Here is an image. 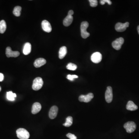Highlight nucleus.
<instances>
[{"mask_svg": "<svg viewBox=\"0 0 139 139\" xmlns=\"http://www.w3.org/2000/svg\"><path fill=\"white\" fill-rule=\"evenodd\" d=\"M88 26L89 23L87 22L83 21L81 23L80 26L81 36L84 39H86L90 36V33L87 31Z\"/></svg>", "mask_w": 139, "mask_h": 139, "instance_id": "f257e3e1", "label": "nucleus"}, {"mask_svg": "<svg viewBox=\"0 0 139 139\" xmlns=\"http://www.w3.org/2000/svg\"><path fill=\"white\" fill-rule=\"evenodd\" d=\"M17 137L20 139H28L30 134L28 131L24 128H19L16 131Z\"/></svg>", "mask_w": 139, "mask_h": 139, "instance_id": "f03ea898", "label": "nucleus"}, {"mask_svg": "<svg viewBox=\"0 0 139 139\" xmlns=\"http://www.w3.org/2000/svg\"><path fill=\"white\" fill-rule=\"evenodd\" d=\"M43 81L41 77H37L34 79L33 82L32 88L34 91H38L43 86Z\"/></svg>", "mask_w": 139, "mask_h": 139, "instance_id": "7ed1b4c3", "label": "nucleus"}, {"mask_svg": "<svg viewBox=\"0 0 139 139\" xmlns=\"http://www.w3.org/2000/svg\"><path fill=\"white\" fill-rule=\"evenodd\" d=\"M124 128L128 133H132L136 130V126L134 122L130 121L127 122L124 124Z\"/></svg>", "mask_w": 139, "mask_h": 139, "instance_id": "20e7f679", "label": "nucleus"}, {"mask_svg": "<svg viewBox=\"0 0 139 139\" xmlns=\"http://www.w3.org/2000/svg\"><path fill=\"white\" fill-rule=\"evenodd\" d=\"M105 99L107 103H110L113 99V93L112 89L110 86L107 87L105 93Z\"/></svg>", "mask_w": 139, "mask_h": 139, "instance_id": "39448f33", "label": "nucleus"}, {"mask_svg": "<svg viewBox=\"0 0 139 139\" xmlns=\"http://www.w3.org/2000/svg\"><path fill=\"white\" fill-rule=\"evenodd\" d=\"M129 23L126 22L124 23L118 22L115 25V29L118 32H122L126 30L129 26Z\"/></svg>", "mask_w": 139, "mask_h": 139, "instance_id": "423d86ee", "label": "nucleus"}, {"mask_svg": "<svg viewBox=\"0 0 139 139\" xmlns=\"http://www.w3.org/2000/svg\"><path fill=\"white\" fill-rule=\"evenodd\" d=\"M124 43V39L122 37H119L116 39L112 43L113 48L116 50H119Z\"/></svg>", "mask_w": 139, "mask_h": 139, "instance_id": "0eeeda50", "label": "nucleus"}, {"mask_svg": "<svg viewBox=\"0 0 139 139\" xmlns=\"http://www.w3.org/2000/svg\"><path fill=\"white\" fill-rule=\"evenodd\" d=\"M94 98V94L92 93H89L86 95H80L79 97V99L80 102H84V103H89Z\"/></svg>", "mask_w": 139, "mask_h": 139, "instance_id": "6e6552de", "label": "nucleus"}, {"mask_svg": "<svg viewBox=\"0 0 139 139\" xmlns=\"http://www.w3.org/2000/svg\"><path fill=\"white\" fill-rule=\"evenodd\" d=\"M91 59L93 63L95 64H98L102 60V55L100 53L96 52L92 55Z\"/></svg>", "mask_w": 139, "mask_h": 139, "instance_id": "1a4fd4ad", "label": "nucleus"}, {"mask_svg": "<svg viewBox=\"0 0 139 139\" xmlns=\"http://www.w3.org/2000/svg\"><path fill=\"white\" fill-rule=\"evenodd\" d=\"M6 54L8 58L17 57L20 55V53L18 51H13L10 47H7L6 49Z\"/></svg>", "mask_w": 139, "mask_h": 139, "instance_id": "9d476101", "label": "nucleus"}, {"mask_svg": "<svg viewBox=\"0 0 139 139\" xmlns=\"http://www.w3.org/2000/svg\"><path fill=\"white\" fill-rule=\"evenodd\" d=\"M43 30L47 33H50L52 30V26L50 23L47 20H43L41 23Z\"/></svg>", "mask_w": 139, "mask_h": 139, "instance_id": "9b49d317", "label": "nucleus"}, {"mask_svg": "<svg viewBox=\"0 0 139 139\" xmlns=\"http://www.w3.org/2000/svg\"><path fill=\"white\" fill-rule=\"evenodd\" d=\"M58 109L57 106H53L51 107L49 113V116L51 119H54L57 115Z\"/></svg>", "mask_w": 139, "mask_h": 139, "instance_id": "f8f14e48", "label": "nucleus"}, {"mask_svg": "<svg viewBox=\"0 0 139 139\" xmlns=\"http://www.w3.org/2000/svg\"><path fill=\"white\" fill-rule=\"evenodd\" d=\"M41 109V106L40 104L38 103H34L32 106L31 112L34 115L36 114L40 111Z\"/></svg>", "mask_w": 139, "mask_h": 139, "instance_id": "ddd939ff", "label": "nucleus"}, {"mask_svg": "<svg viewBox=\"0 0 139 139\" xmlns=\"http://www.w3.org/2000/svg\"><path fill=\"white\" fill-rule=\"evenodd\" d=\"M46 63V61L45 59L43 58H39L35 61L34 63V65L35 67L39 68L45 64Z\"/></svg>", "mask_w": 139, "mask_h": 139, "instance_id": "4468645a", "label": "nucleus"}, {"mask_svg": "<svg viewBox=\"0 0 139 139\" xmlns=\"http://www.w3.org/2000/svg\"><path fill=\"white\" fill-rule=\"evenodd\" d=\"M31 51V44L30 43H26L25 44L23 49V53L24 55H29Z\"/></svg>", "mask_w": 139, "mask_h": 139, "instance_id": "2eb2a0df", "label": "nucleus"}, {"mask_svg": "<svg viewBox=\"0 0 139 139\" xmlns=\"http://www.w3.org/2000/svg\"><path fill=\"white\" fill-rule=\"evenodd\" d=\"M73 21V17L72 16L68 15L64 19L63 24L65 26H68L70 25Z\"/></svg>", "mask_w": 139, "mask_h": 139, "instance_id": "dca6fc26", "label": "nucleus"}, {"mask_svg": "<svg viewBox=\"0 0 139 139\" xmlns=\"http://www.w3.org/2000/svg\"><path fill=\"white\" fill-rule=\"evenodd\" d=\"M137 106L132 101H128L127 105V109L131 111H134L137 109Z\"/></svg>", "mask_w": 139, "mask_h": 139, "instance_id": "f3484780", "label": "nucleus"}, {"mask_svg": "<svg viewBox=\"0 0 139 139\" xmlns=\"http://www.w3.org/2000/svg\"><path fill=\"white\" fill-rule=\"evenodd\" d=\"M67 53V48L66 46H62L60 48L59 52V58L60 59H63Z\"/></svg>", "mask_w": 139, "mask_h": 139, "instance_id": "a211bd4d", "label": "nucleus"}, {"mask_svg": "<svg viewBox=\"0 0 139 139\" xmlns=\"http://www.w3.org/2000/svg\"><path fill=\"white\" fill-rule=\"evenodd\" d=\"M6 24L4 20H1L0 21V33H4L6 30Z\"/></svg>", "mask_w": 139, "mask_h": 139, "instance_id": "6ab92c4d", "label": "nucleus"}, {"mask_svg": "<svg viewBox=\"0 0 139 139\" xmlns=\"http://www.w3.org/2000/svg\"><path fill=\"white\" fill-rule=\"evenodd\" d=\"M16 97V94L13 93L12 91L8 92L7 93V98L10 101L15 100V98Z\"/></svg>", "mask_w": 139, "mask_h": 139, "instance_id": "aec40b11", "label": "nucleus"}, {"mask_svg": "<svg viewBox=\"0 0 139 139\" xmlns=\"http://www.w3.org/2000/svg\"><path fill=\"white\" fill-rule=\"evenodd\" d=\"M73 123V118L71 116H68L66 118V122L64 124H63L64 127H68L72 124Z\"/></svg>", "mask_w": 139, "mask_h": 139, "instance_id": "412c9836", "label": "nucleus"}, {"mask_svg": "<svg viewBox=\"0 0 139 139\" xmlns=\"http://www.w3.org/2000/svg\"><path fill=\"white\" fill-rule=\"evenodd\" d=\"M21 10L22 8L21 7L19 6L15 7L13 11L14 15L17 17L20 16L21 15Z\"/></svg>", "mask_w": 139, "mask_h": 139, "instance_id": "4be33fe9", "label": "nucleus"}, {"mask_svg": "<svg viewBox=\"0 0 139 139\" xmlns=\"http://www.w3.org/2000/svg\"><path fill=\"white\" fill-rule=\"evenodd\" d=\"M77 66L75 64H73V63H69L67 66V68L69 70H75L77 68Z\"/></svg>", "mask_w": 139, "mask_h": 139, "instance_id": "5701e85b", "label": "nucleus"}, {"mask_svg": "<svg viewBox=\"0 0 139 139\" xmlns=\"http://www.w3.org/2000/svg\"><path fill=\"white\" fill-rule=\"evenodd\" d=\"M89 2L92 7H96L98 5V2L97 0H89Z\"/></svg>", "mask_w": 139, "mask_h": 139, "instance_id": "b1692460", "label": "nucleus"}, {"mask_svg": "<svg viewBox=\"0 0 139 139\" xmlns=\"http://www.w3.org/2000/svg\"><path fill=\"white\" fill-rule=\"evenodd\" d=\"M67 79L71 81H73L74 79L78 78V76L76 75H68L67 76Z\"/></svg>", "mask_w": 139, "mask_h": 139, "instance_id": "393cba45", "label": "nucleus"}, {"mask_svg": "<svg viewBox=\"0 0 139 139\" xmlns=\"http://www.w3.org/2000/svg\"><path fill=\"white\" fill-rule=\"evenodd\" d=\"M106 3H107L109 5H111L112 4V2L110 0H101L100 1V4L101 5H104Z\"/></svg>", "mask_w": 139, "mask_h": 139, "instance_id": "a878e982", "label": "nucleus"}, {"mask_svg": "<svg viewBox=\"0 0 139 139\" xmlns=\"http://www.w3.org/2000/svg\"><path fill=\"white\" fill-rule=\"evenodd\" d=\"M67 136L70 139H77V137L74 134L69 133L67 134Z\"/></svg>", "mask_w": 139, "mask_h": 139, "instance_id": "bb28decb", "label": "nucleus"}, {"mask_svg": "<svg viewBox=\"0 0 139 139\" xmlns=\"http://www.w3.org/2000/svg\"><path fill=\"white\" fill-rule=\"evenodd\" d=\"M4 76L2 73H0V82H2L3 80Z\"/></svg>", "mask_w": 139, "mask_h": 139, "instance_id": "cd10ccee", "label": "nucleus"}, {"mask_svg": "<svg viewBox=\"0 0 139 139\" xmlns=\"http://www.w3.org/2000/svg\"><path fill=\"white\" fill-rule=\"evenodd\" d=\"M74 14V12H73V10H69V12H68V15H69L72 16Z\"/></svg>", "mask_w": 139, "mask_h": 139, "instance_id": "c85d7f7f", "label": "nucleus"}, {"mask_svg": "<svg viewBox=\"0 0 139 139\" xmlns=\"http://www.w3.org/2000/svg\"><path fill=\"white\" fill-rule=\"evenodd\" d=\"M137 31H138V34H139V26H137Z\"/></svg>", "mask_w": 139, "mask_h": 139, "instance_id": "c756f323", "label": "nucleus"}, {"mask_svg": "<svg viewBox=\"0 0 139 139\" xmlns=\"http://www.w3.org/2000/svg\"><path fill=\"white\" fill-rule=\"evenodd\" d=\"M1 86H0V91H1Z\"/></svg>", "mask_w": 139, "mask_h": 139, "instance_id": "7c9ffc66", "label": "nucleus"}]
</instances>
